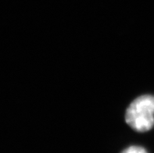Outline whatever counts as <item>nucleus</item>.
<instances>
[{
  "instance_id": "obj_1",
  "label": "nucleus",
  "mask_w": 154,
  "mask_h": 153,
  "mask_svg": "<svg viewBox=\"0 0 154 153\" xmlns=\"http://www.w3.org/2000/svg\"><path fill=\"white\" fill-rule=\"evenodd\" d=\"M125 121L137 132H146L154 125V96L143 95L130 103L125 112Z\"/></svg>"
},
{
  "instance_id": "obj_2",
  "label": "nucleus",
  "mask_w": 154,
  "mask_h": 153,
  "mask_svg": "<svg viewBox=\"0 0 154 153\" xmlns=\"http://www.w3.org/2000/svg\"><path fill=\"white\" fill-rule=\"evenodd\" d=\"M121 153H148V151L141 146L132 145L125 148Z\"/></svg>"
}]
</instances>
